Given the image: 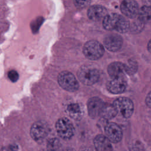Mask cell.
<instances>
[{"label":"cell","mask_w":151,"mask_h":151,"mask_svg":"<svg viewBox=\"0 0 151 151\" xmlns=\"http://www.w3.org/2000/svg\"><path fill=\"white\" fill-rule=\"evenodd\" d=\"M57 132L63 139H69L74 134V129L72 123L67 118H61L55 124Z\"/></svg>","instance_id":"6"},{"label":"cell","mask_w":151,"mask_h":151,"mask_svg":"<svg viewBox=\"0 0 151 151\" xmlns=\"http://www.w3.org/2000/svg\"><path fill=\"white\" fill-rule=\"evenodd\" d=\"M137 15V18L145 24L151 23V8L145 5L143 6L139 9Z\"/></svg>","instance_id":"17"},{"label":"cell","mask_w":151,"mask_h":151,"mask_svg":"<svg viewBox=\"0 0 151 151\" xmlns=\"http://www.w3.org/2000/svg\"><path fill=\"white\" fill-rule=\"evenodd\" d=\"M108 91L112 94H120L124 91L127 87V83L123 76L112 78L106 85Z\"/></svg>","instance_id":"10"},{"label":"cell","mask_w":151,"mask_h":151,"mask_svg":"<svg viewBox=\"0 0 151 151\" xmlns=\"http://www.w3.org/2000/svg\"><path fill=\"white\" fill-rule=\"evenodd\" d=\"M104 47L96 40H90L86 42L83 47V53L89 60H97L104 54Z\"/></svg>","instance_id":"3"},{"label":"cell","mask_w":151,"mask_h":151,"mask_svg":"<svg viewBox=\"0 0 151 151\" xmlns=\"http://www.w3.org/2000/svg\"><path fill=\"white\" fill-rule=\"evenodd\" d=\"M118 113V109L113 103H104L100 111V116L104 119L110 120L116 116Z\"/></svg>","instance_id":"16"},{"label":"cell","mask_w":151,"mask_h":151,"mask_svg":"<svg viewBox=\"0 0 151 151\" xmlns=\"http://www.w3.org/2000/svg\"><path fill=\"white\" fill-rule=\"evenodd\" d=\"M104 104L103 101L99 97H94L90 99L87 102V109L89 116L93 119L99 116Z\"/></svg>","instance_id":"12"},{"label":"cell","mask_w":151,"mask_h":151,"mask_svg":"<svg viewBox=\"0 0 151 151\" xmlns=\"http://www.w3.org/2000/svg\"><path fill=\"white\" fill-rule=\"evenodd\" d=\"M145 103L147 107L151 108V91H150L147 95L145 99Z\"/></svg>","instance_id":"25"},{"label":"cell","mask_w":151,"mask_h":151,"mask_svg":"<svg viewBox=\"0 0 151 151\" xmlns=\"http://www.w3.org/2000/svg\"><path fill=\"white\" fill-rule=\"evenodd\" d=\"M137 63L134 59H130L127 64H125L126 73L129 75L134 74L137 70Z\"/></svg>","instance_id":"19"},{"label":"cell","mask_w":151,"mask_h":151,"mask_svg":"<svg viewBox=\"0 0 151 151\" xmlns=\"http://www.w3.org/2000/svg\"><path fill=\"white\" fill-rule=\"evenodd\" d=\"M145 24L142 22L138 18L134 21L131 25H130V30L132 33L137 34L141 32L144 28Z\"/></svg>","instance_id":"20"},{"label":"cell","mask_w":151,"mask_h":151,"mask_svg":"<svg viewBox=\"0 0 151 151\" xmlns=\"http://www.w3.org/2000/svg\"><path fill=\"white\" fill-rule=\"evenodd\" d=\"M60 141L57 139H52L48 142L47 147L50 150H55L59 148L60 147Z\"/></svg>","instance_id":"22"},{"label":"cell","mask_w":151,"mask_h":151,"mask_svg":"<svg viewBox=\"0 0 151 151\" xmlns=\"http://www.w3.org/2000/svg\"><path fill=\"white\" fill-rule=\"evenodd\" d=\"M68 112L70 116L76 117V119L80 118L83 113V109L80 105L78 104H70L68 106Z\"/></svg>","instance_id":"18"},{"label":"cell","mask_w":151,"mask_h":151,"mask_svg":"<svg viewBox=\"0 0 151 151\" xmlns=\"http://www.w3.org/2000/svg\"><path fill=\"white\" fill-rule=\"evenodd\" d=\"M104 47L110 51L116 52L119 50L123 45V39L118 34L107 35L103 41Z\"/></svg>","instance_id":"11"},{"label":"cell","mask_w":151,"mask_h":151,"mask_svg":"<svg viewBox=\"0 0 151 151\" xmlns=\"http://www.w3.org/2000/svg\"><path fill=\"white\" fill-rule=\"evenodd\" d=\"M147 50L149 51V52L151 53V40L149 41L147 44Z\"/></svg>","instance_id":"27"},{"label":"cell","mask_w":151,"mask_h":151,"mask_svg":"<svg viewBox=\"0 0 151 151\" xmlns=\"http://www.w3.org/2000/svg\"><path fill=\"white\" fill-rule=\"evenodd\" d=\"M113 104L124 118H129L133 114L134 106L130 99L125 97H120L113 101Z\"/></svg>","instance_id":"7"},{"label":"cell","mask_w":151,"mask_h":151,"mask_svg":"<svg viewBox=\"0 0 151 151\" xmlns=\"http://www.w3.org/2000/svg\"><path fill=\"white\" fill-rule=\"evenodd\" d=\"M77 76L80 81L85 85H93L96 83L100 77L99 71L92 66H83L77 72Z\"/></svg>","instance_id":"2"},{"label":"cell","mask_w":151,"mask_h":151,"mask_svg":"<svg viewBox=\"0 0 151 151\" xmlns=\"http://www.w3.org/2000/svg\"><path fill=\"white\" fill-rule=\"evenodd\" d=\"M8 77L12 82H15L19 78L18 73L15 70H11L8 73Z\"/></svg>","instance_id":"23"},{"label":"cell","mask_w":151,"mask_h":151,"mask_svg":"<svg viewBox=\"0 0 151 151\" xmlns=\"http://www.w3.org/2000/svg\"><path fill=\"white\" fill-rule=\"evenodd\" d=\"M130 25L127 19L116 13L107 14L103 20V26L105 29L116 30L120 33L127 32L130 29Z\"/></svg>","instance_id":"1"},{"label":"cell","mask_w":151,"mask_h":151,"mask_svg":"<svg viewBox=\"0 0 151 151\" xmlns=\"http://www.w3.org/2000/svg\"><path fill=\"white\" fill-rule=\"evenodd\" d=\"M144 5L151 8V0H142Z\"/></svg>","instance_id":"26"},{"label":"cell","mask_w":151,"mask_h":151,"mask_svg":"<svg viewBox=\"0 0 151 151\" xmlns=\"http://www.w3.org/2000/svg\"><path fill=\"white\" fill-rule=\"evenodd\" d=\"M73 2L77 8H84L90 5L91 0H73Z\"/></svg>","instance_id":"21"},{"label":"cell","mask_w":151,"mask_h":151,"mask_svg":"<svg viewBox=\"0 0 151 151\" xmlns=\"http://www.w3.org/2000/svg\"><path fill=\"white\" fill-rule=\"evenodd\" d=\"M94 145L99 151H110L113 150L111 141L103 134H99L94 139Z\"/></svg>","instance_id":"14"},{"label":"cell","mask_w":151,"mask_h":151,"mask_svg":"<svg viewBox=\"0 0 151 151\" xmlns=\"http://www.w3.org/2000/svg\"><path fill=\"white\" fill-rule=\"evenodd\" d=\"M143 149H144L142 144H141L139 142H136L134 145L132 146L131 148H130V150H143Z\"/></svg>","instance_id":"24"},{"label":"cell","mask_w":151,"mask_h":151,"mask_svg":"<svg viewBox=\"0 0 151 151\" xmlns=\"http://www.w3.org/2000/svg\"><path fill=\"white\" fill-rule=\"evenodd\" d=\"M105 133L111 141L113 143L119 142L123 137V132L121 128L115 123L110 122L107 124L104 128Z\"/></svg>","instance_id":"8"},{"label":"cell","mask_w":151,"mask_h":151,"mask_svg":"<svg viewBox=\"0 0 151 151\" xmlns=\"http://www.w3.org/2000/svg\"><path fill=\"white\" fill-rule=\"evenodd\" d=\"M120 10L127 17L133 18L138 15L139 5L135 0H123L120 5Z\"/></svg>","instance_id":"9"},{"label":"cell","mask_w":151,"mask_h":151,"mask_svg":"<svg viewBox=\"0 0 151 151\" xmlns=\"http://www.w3.org/2000/svg\"><path fill=\"white\" fill-rule=\"evenodd\" d=\"M107 11L105 7L99 5L90 6L87 11V16L92 21H99L107 15Z\"/></svg>","instance_id":"13"},{"label":"cell","mask_w":151,"mask_h":151,"mask_svg":"<svg viewBox=\"0 0 151 151\" xmlns=\"http://www.w3.org/2000/svg\"><path fill=\"white\" fill-rule=\"evenodd\" d=\"M107 72L111 78L123 76L126 73L125 64L119 61L113 62L108 65Z\"/></svg>","instance_id":"15"},{"label":"cell","mask_w":151,"mask_h":151,"mask_svg":"<svg viewBox=\"0 0 151 151\" xmlns=\"http://www.w3.org/2000/svg\"><path fill=\"white\" fill-rule=\"evenodd\" d=\"M49 132L48 124L44 121L34 123L30 130V134L32 139L37 142H42L47 136Z\"/></svg>","instance_id":"5"},{"label":"cell","mask_w":151,"mask_h":151,"mask_svg":"<svg viewBox=\"0 0 151 151\" xmlns=\"http://www.w3.org/2000/svg\"><path fill=\"white\" fill-rule=\"evenodd\" d=\"M58 82L62 88L69 91H75L79 87L76 77L67 71H64L59 74Z\"/></svg>","instance_id":"4"}]
</instances>
